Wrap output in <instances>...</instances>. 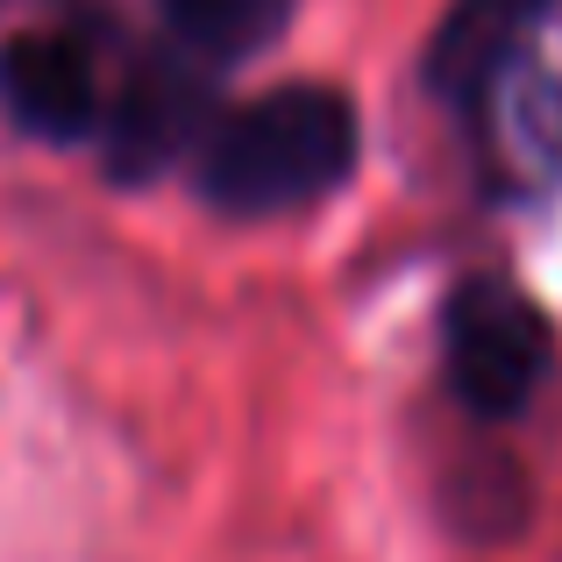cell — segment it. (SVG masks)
Returning a JSON list of instances; mask_svg holds the SVG:
<instances>
[{
	"mask_svg": "<svg viewBox=\"0 0 562 562\" xmlns=\"http://www.w3.org/2000/svg\"><path fill=\"white\" fill-rule=\"evenodd\" d=\"M0 100L36 136H93L108 122L93 50L65 29H36V36H14L0 50Z\"/></svg>",
	"mask_w": 562,
	"mask_h": 562,
	"instance_id": "cell-4",
	"label": "cell"
},
{
	"mask_svg": "<svg viewBox=\"0 0 562 562\" xmlns=\"http://www.w3.org/2000/svg\"><path fill=\"white\" fill-rule=\"evenodd\" d=\"M357 165V108L335 86H278L221 114L200 150V192L221 214H285L335 192Z\"/></svg>",
	"mask_w": 562,
	"mask_h": 562,
	"instance_id": "cell-1",
	"label": "cell"
},
{
	"mask_svg": "<svg viewBox=\"0 0 562 562\" xmlns=\"http://www.w3.org/2000/svg\"><path fill=\"white\" fill-rule=\"evenodd\" d=\"M549 14V0H456L449 22L435 29L427 50V79L449 108L477 114L484 93L506 79L513 65H527V36Z\"/></svg>",
	"mask_w": 562,
	"mask_h": 562,
	"instance_id": "cell-5",
	"label": "cell"
},
{
	"mask_svg": "<svg viewBox=\"0 0 562 562\" xmlns=\"http://www.w3.org/2000/svg\"><path fill=\"white\" fill-rule=\"evenodd\" d=\"M441 349H449V384L477 420H520L535 406L541 378L555 363L549 314L527 300L513 278H463L441 314Z\"/></svg>",
	"mask_w": 562,
	"mask_h": 562,
	"instance_id": "cell-2",
	"label": "cell"
},
{
	"mask_svg": "<svg viewBox=\"0 0 562 562\" xmlns=\"http://www.w3.org/2000/svg\"><path fill=\"white\" fill-rule=\"evenodd\" d=\"M492 114V143H498V165L520 171V179H549L562 165V86L541 79L535 65H513L506 79L484 93Z\"/></svg>",
	"mask_w": 562,
	"mask_h": 562,
	"instance_id": "cell-6",
	"label": "cell"
},
{
	"mask_svg": "<svg viewBox=\"0 0 562 562\" xmlns=\"http://www.w3.org/2000/svg\"><path fill=\"white\" fill-rule=\"evenodd\" d=\"M206 122H214V79H206V57L157 50V57H143V65L122 79L108 122H100V136H108V165L122 171V179H150V171H165L186 143L206 150V136H214Z\"/></svg>",
	"mask_w": 562,
	"mask_h": 562,
	"instance_id": "cell-3",
	"label": "cell"
},
{
	"mask_svg": "<svg viewBox=\"0 0 562 562\" xmlns=\"http://www.w3.org/2000/svg\"><path fill=\"white\" fill-rule=\"evenodd\" d=\"M157 8H165L179 50H192V57H243V50H257V43L278 36V22H285L292 0H157Z\"/></svg>",
	"mask_w": 562,
	"mask_h": 562,
	"instance_id": "cell-7",
	"label": "cell"
}]
</instances>
